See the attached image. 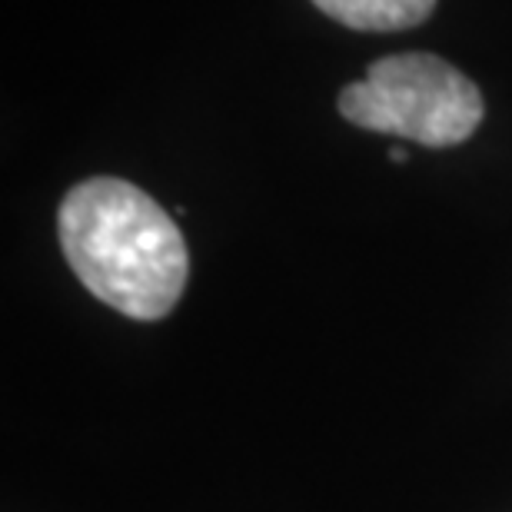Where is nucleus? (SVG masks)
Listing matches in <instances>:
<instances>
[{
    "instance_id": "nucleus-4",
    "label": "nucleus",
    "mask_w": 512,
    "mask_h": 512,
    "mask_svg": "<svg viewBox=\"0 0 512 512\" xmlns=\"http://www.w3.org/2000/svg\"><path fill=\"white\" fill-rule=\"evenodd\" d=\"M393 160H396V163H403V160H406V150H403V147H393Z\"/></svg>"
},
{
    "instance_id": "nucleus-1",
    "label": "nucleus",
    "mask_w": 512,
    "mask_h": 512,
    "mask_svg": "<svg viewBox=\"0 0 512 512\" xmlns=\"http://www.w3.org/2000/svg\"><path fill=\"white\" fill-rule=\"evenodd\" d=\"M60 247L97 300L130 320H163L180 303L190 256L180 227L140 187L117 177L77 183L60 203Z\"/></svg>"
},
{
    "instance_id": "nucleus-3",
    "label": "nucleus",
    "mask_w": 512,
    "mask_h": 512,
    "mask_svg": "<svg viewBox=\"0 0 512 512\" xmlns=\"http://www.w3.org/2000/svg\"><path fill=\"white\" fill-rule=\"evenodd\" d=\"M326 17L350 30H406L433 14L436 0H313Z\"/></svg>"
},
{
    "instance_id": "nucleus-2",
    "label": "nucleus",
    "mask_w": 512,
    "mask_h": 512,
    "mask_svg": "<svg viewBox=\"0 0 512 512\" xmlns=\"http://www.w3.org/2000/svg\"><path fill=\"white\" fill-rule=\"evenodd\" d=\"M340 114L350 124L393 133L423 147H456L483 124L479 87L436 54H393L370 64L366 80L343 87Z\"/></svg>"
}]
</instances>
